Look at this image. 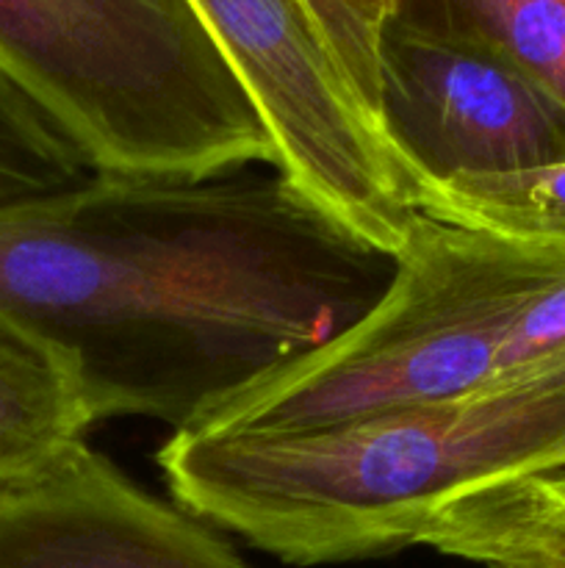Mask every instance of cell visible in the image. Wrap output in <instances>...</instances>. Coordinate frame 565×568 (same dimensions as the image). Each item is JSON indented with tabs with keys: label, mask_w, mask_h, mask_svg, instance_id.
I'll list each match as a JSON object with an SVG mask.
<instances>
[{
	"label": "cell",
	"mask_w": 565,
	"mask_h": 568,
	"mask_svg": "<svg viewBox=\"0 0 565 568\" xmlns=\"http://www.w3.org/2000/svg\"><path fill=\"white\" fill-rule=\"evenodd\" d=\"M172 499L291 566L419 547L452 499L565 469V361L480 392L269 436L172 433Z\"/></svg>",
	"instance_id": "7a4b0ae2"
},
{
	"label": "cell",
	"mask_w": 565,
	"mask_h": 568,
	"mask_svg": "<svg viewBox=\"0 0 565 568\" xmlns=\"http://www.w3.org/2000/svg\"><path fill=\"white\" fill-rule=\"evenodd\" d=\"M92 175L78 144L0 70V205L50 197Z\"/></svg>",
	"instance_id": "7c38bea8"
},
{
	"label": "cell",
	"mask_w": 565,
	"mask_h": 568,
	"mask_svg": "<svg viewBox=\"0 0 565 568\" xmlns=\"http://www.w3.org/2000/svg\"><path fill=\"white\" fill-rule=\"evenodd\" d=\"M415 209L454 225L565 244V164L430 183L415 189Z\"/></svg>",
	"instance_id": "8fae6325"
},
{
	"label": "cell",
	"mask_w": 565,
	"mask_h": 568,
	"mask_svg": "<svg viewBox=\"0 0 565 568\" xmlns=\"http://www.w3.org/2000/svg\"><path fill=\"white\" fill-rule=\"evenodd\" d=\"M83 399L50 355L0 333V488L14 486L86 442Z\"/></svg>",
	"instance_id": "9c48e42d"
},
{
	"label": "cell",
	"mask_w": 565,
	"mask_h": 568,
	"mask_svg": "<svg viewBox=\"0 0 565 568\" xmlns=\"http://www.w3.org/2000/svg\"><path fill=\"white\" fill-rule=\"evenodd\" d=\"M393 20L491 50L565 103V0H399Z\"/></svg>",
	"instance_id": "30bf717a"
},
{
	"label": "cell",
	"mask_w": 565,
	"mask_h": 568,
	"mask_svg": "<svg viewBox=\"0 0 565 568\" xmlns=\"http://www.w3.org/2000/svg\"><path fill=\"white\" fill-rule=\"evenodd\" d=\"M419 547L482 568H565V469L452 499Z\"/></svg>",
	"instance_id": "ba28073f"
},
{
	"label": "cell",
	"mask_w": 565,
	"mask_h": 568,
	"mask_svg": "<svg viewBox=\"0 0 565 568\" xmlns=\"http://www.w3.org/2000/svg\"><path fill=\"white\" fill-rule=\"evenodd\" d=\"M0 568H255L216 527L78 442L0 488Z\"/></svg>",
	"instance_id": "52a82bcc"
},
{
	"label": "cell",
	"mask_w": 565,
	"mask_h": 568,
	"mask_svg": "<svg viewBox=\"0 0 565 568\" xmlns=\"http://www.w3.org/2000/svg\"><path fill=\"white\" fill-rule=\"evenodd\" d=\"M352 327L192 430L269 436L460 397L565 361V244L419 214Z\"/></svg>",
	"instance_id": "3957f363"
},
{
	"label": "cell",
	"mask_w": 565,
	"mask_h": 568,
	"mask_svg": "<svg viewBox=\"0 0 565 568\" xmlns=\"http://www.w3.org/2000/svg\"><path fill=\"white\" fill-rule=\"evenodd\" d=\"M343 81L377 120L380 48L399 0H299ZM380 125V122H377Z\"/></svg>",
	"instance_id": "4fadbf2b"
},
{
	"label": "cell",
	"mask_w": 565,
	"mask_h": 568,
	"mask_svg": "<svg viewBox=\"0 0 565 568\" xmlns=\"http://www.w3.org/2000/svg\"><path fill=\"white\" fill-rule=\"evenodd\" d=\"M0 70L103 175L277 172L275 142L192 0H0Z\"/></svg>",
	"instance_id": "277c9868"
},
{
	"label": "cell",
	"mask_w": 565,
	"mask_h": 568,
	"mask_svg": "<svg viewBox=\"0 0 565 568\" xmlns=\"http://www.w3.org/2000/svg\"><path fill=\"white\" fill-rule=\"evenodd\" d=\"M393 270L280 172H97L0 205V333L66 372L92 427L192 430L341 336Z\"/></svg>",
	"instance_id": "6da1fadb"
},
{
	"label": "cell",
	"mask_w": 565,
	"mask_h": 568,
	"mask_svg": "<svg viewBox=\"0 0 565 568\" xmlns=\"http://www.w3.org/2000/svg\"><path fill=\"white\" fill-rule=\"evenodd\" d=\"M277 148V172L393 255L419 216L413 186L299 0H192Z\"/></svg>",
	"instance_id": "5b68a950"
},
{
	"label": "cell",
	"mask_w": 565,
	"mask_h": 568,
	"mask_svg": "<svg viewBox=\"0 0 565 568\" xmlns=\"http://www.w3.org/2000/svg\"><path fill=\"white\" fill-rule=\"evenodd\" d=\"M377 122L410 186L565 164V103L491 50L391 20Z\"/></svg>",
	"instance_id": "8992f818"
}]
</instances>
